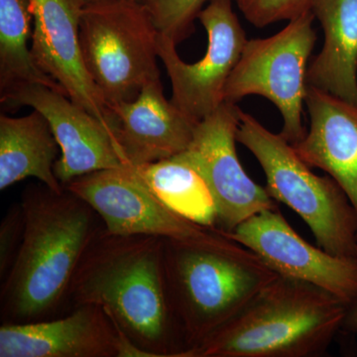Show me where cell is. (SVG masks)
Masks as SVG:
<instances>
[{
	"label": "cell",
	"mask_w": 357,
	"mask_h": 357,
	"mask_svg": "<svg viewBox=\"0 0 357 357\" xmlns=\"http://www.w3.org/2000/svg\"><path fill=\"white\" fill-rule=\"evenodd\" d=\"M32 20L29 0H0V93L18 84H37L67 96L60 84L40 69L28 49Z\"/></svg>",
	"instance_id": "cell-20"
},
{
	"label": "cell",
	"mask_w": 357,
	"mask_h": 357,
	"mask_svg": "<svg viewBox=\"0 0 357 357\" xmlns=\"http://www.w3.org/2000/svg\"><path fill=\"white\" fill-rule=\"evenodd\" d=\"M223 234L252 250L279 276L323 289L349 309L357 302V258L333 255L307 243L278 208L256 213Z\"/></svg>",
	"instance_id": "cell-11"
},
{
	"label": "cell",
	"mask_w": 357,
	"mask_h": 357,
	"mask_svg": "<svg viewBox=\"0 0 357 357\" xmlns=\"http://www.w3.org/2000/svg\"><path fill=\"white\" fill-rule=\"evenodd\" d=\"M198 20L208 34V48L194 64L178 57L172 40L161 34L158 39L159 59L172 84L171 102L196 123L225 102L227 81L248 40L231 0H210Z\"/></svg>",
	"instance_id": "cell-9"
},
{
	"label": "cell",
	"mask_w": 357,
	"mask_h": 357,
	"mask_svg": "<svg viewBox=\"0 0 357 357\" xmlns=\"http://www.w3.org/2000/svg\"><path fill=\"white\" fill-rule=\"evenodd\" d=\"M64 188L86 201L110 234L201 241L217 232L168 208L132 166L86 174Z\"/></svg>",
	"instance_id": "cell-10"
},
{
	"label": "cell",
	"mask_w": 357,
	"mask_h": 357,
	"mask_svg": "<svg viewBox=\"0 0 357 357\" xmlns=\"http://www.w3.org/2000/svg\"><path fill=\"white\" fill-rule=\"evenodd\" d=\"M171 210L206 227L217 229V208L208 185L192 167L175 157L134 167Z\"/></svg>",
	"instance_id": "cell-19"
},
{
	"label": "cell",
	"mask_w": 357,
	"mask_h": 357,
	"mask_svg": "<svg viewBox=\"0 0 357 357\" xmlns=\"http://www.w3.org/2000/svg\"><path fill=\"white\" fill-rule=\"evenodd\" d=\"M246 0H236V2H237V4H238V6L241 7V6H243V4L244 3V2H245Z\"/></svg>",
	"instance_id": "cell-25"
},
{
	"label": "cell",
	"mask_w": 357,
	"mask_h": 357,
	"mask_svg": "<svg viewBox=\"0 0 357 357\" xmlns=\"http://www.w3.org/2000/svg\"><path fill=\"white\" fill-rule=\"evenodd\" d=\"M160 34L178 45L194 32V21L210 0H142Z\"/></svg>",
	"instance_id": "cell-21"
},
{
	"label": "cell",
	"mask_w": 357,
	"mask_h": 357,
	"mask_svg": "<svg viewBox=\"0 0 357 357\" xmlns=\"http://www.w3.org/2000/svg\"><path fill=\"white\" fill-rule=\"evenodd\" d=\"M60 155L50 124L37 110L22 117L0 115L1 191L30 177L38 178L53 191H64L54 172Z\"/></svg>",
	"instance_id": "cell-18"
},
{
	"label": "cell",
	"mask_w": 357,
	"mask_h": 357,
	"mask_svg": "<svg viewBox=\"0 0 357 357\" xmlns=\"http://www.w3.org/2000/svg\"><path fill=\"white\" fill-rule=\"evenodd\" d=\"M312 10L289 20L273 36L248 40L225 91V102L237 103L260 96L276 105L283 126L281 135L294 145L306 135L303 107L306 105L307 61L317 42Z\"/></svg>",
	"instance_id": "cell-7"
},
{
	"label": "cell",
	"mask_w": 357,
	"mask_h": 357,
	"mask_svg": "<svg viewBox=\"0 0 357 357\" xmlns=\"http://www.w3.org/2000/svg\"><path fill=\"white\" fill-rule=\"evenodd\" d=\"M312 0H246L239 7L246 20L263 28L282 20H291L311 10Z\"/></svg>",
	"instance_id": "cell-22"
},
{
	"label": "cell",
	"mask_w": 357,
	"mask_h": 357,
	"mask_svg": "<svg viewBox=\"0 0 357 357\" xmlns=\"http://www.w3.org/2000/svg\"><path fill=\"white\" fill-rule=\"evenodd\" d=\"M2 107H29L44 115L61 148L54 167L64 187L86 174L126 166L114 131L70 98L48 86L22 84L1 93Z\"/></svg>",
	"instance_id": "cell-12"
},
{
	"label": "cell",
	"mask_w": 357,
	"mask_h": 357,
	"mask_svg": "<svg viewBox=\"0 0 357 357\" xmlns=\"http://www.w3.org/2000/svg\"><path fill=\"white\" fill-rule=\"evenodd\" d=\"M311 10L325 42L307 67V86L357 105V0H312Z\"/></svg>",
	"instance_id": "cell-17"
},
{
	"label": "cell",
	"mask_w": 357,
	"mask_h": 357,
	"mask_svg": "<svg viewBox=\"0 0 357 357\" xmlns=\"http://www.w3.org/2000/svg\"><path fill=\"white\" fill-rule=\"evenodd\" d=\"M349 307L311 284L279 276L187 357H312L323 354Z\"/></svg>",
	"instance_id": "cell-4"
},
{
	"label": "cell",
	"mask_w": 357,
	"mask_h": 357,
	"mask_svg": "<svg viewBox=\"0 0 357 357\" xmlns=\"http://www.w3.org/2000/svg\"><path fill=\"white\" fill-rule=\"evenodd\" d=\"M306 105L310 128L294 149L340 185L357 213V105L307 86Z\"/></svg>",
	"instance_id": "cell-16"
},
{
	"label": "cell",
	"mask_w": 357,
	"mask_h": 357,
	"mask_svg": "<svg viewBox=\"0 0 357 357\" xmlns=\"http://www.w3.org/2000/svg\"><path fill=\"white\" fill-rule=\"evenodd\" d=\"M237 142L261 166L266 189L277 203L292 208L310 227L319 248L357 258V213L331 176L316 175L280 133H273L241 110Z\"/></svg>",
	"instance_id": "cell-5"
},
{
	"label": "cell",
	"mask_w": 357,
	"mask_h": 357,
	"mask_svg": "<svg viewBox=\"0 0 357 357\" xmlns=\"http://www.w3.org/2000/svg\"><path fill=\"white\" fill-rule=\"evenodd\" d=\"M142 0L84 4L79 43L86 70L107 105L132 102L160 79L158 39Z\"/></svg>",
	"instance_id": "cell-6"
},
{
	"label": "cell",
	"mask_w": 357,
	"mask_h": 357,
	"mask_svg": "<svg viewBox=\"0 0 357 357\" xmlns=\"http://www.w3.org/2000/svg\"><path fill=\"white\" fill-rule=\"evenodd\" d=\"M102 307L140 357H184L185 347L167 297L164 238L121 236L103 229L73 279L68 312Z\"/></svg>",
	"instance_id": "cell-1"
},
{
	"label": "cell",
	"mask_w": 357,
	"mask_h": 357,
	"mask_svg": "<svg viewBox=\"0 0 357 357\" xmlns=\"http://www.w3.org/2000/svg\"><path fill=\"white\" fill-rule=\"evenodd\" d=\"M22 244L1 281V325L35 323L68 312L73 279L89 244L103 229L102 218L86 201L43 184L26 188Z\"/></svg>",
	"instance_id": "cell-2"
},
{
	"label": "cell",
	"mask_w": 357,
	"mask_h": 357,
	"mask_svg": "<svg viewBox=\"0 0 357 357\" xmlns=\"http://www.w3.org/2000/svg\"><path fill=\"white\" fill-rule=\"evenodd\" d=\"M167 297L185 356L248 306L279 275L217 229L210 238H164Z\"/></svg>",
	"instance_id": "cell-3"
},
{
	"label": "cell",
	"mask_w": 357,
	"mask_h": 357,
	"mask_svg": "<svg viewBox=\"0 0 357 357\" xmlns=\"http://www.w3.org/2000/svg\"><path fill=\"white\" fill-rule=\"evenodd\" d=\"M79 1L84 2V4L89 3V2L98 1V0H79Z\"/></svg>",
	"instance_id": "cell-26"
},
{
	"label": "cell",
	"mask_w": 357,
	"mask_h": 357,
	"mask_svg": "<svg viewBox=\"0 0 357 357\" xmlns=\"http://www.w3.org/2000/svg\"><path fill=\"white\" fill-rule=\"evenodd\" d=\"M121 342L105 310L91 304L47 321L0 326V357H121Z\"/></svg>",
	"instance_id": "cell-14"
},
{
	"label": "cell",
	"mask_w": 357,
	"mask_h": 357,
	"mask_svg": "<svg viewBox=\"0 0 357 357\" xmlns=\"http://www.w3.org/2000/svg\"><path fill=\"white\" fill-rule=\"evenodd\" d=\"M351 318L352 326L356 328L357 331V302L349 309V316Z\"/></svg>",
	"instance_id": "cell-24"
},
{
	"label": "cell",
	"mask_w": 357,
	"mask_h": 357,
	"mask_svg": "<svg viewBox=\"0 0 357 357\" xmlns=\"http://www.w3.org/2000/svg\"><path fill=\"white\" fill-rule=\"evenodd\" d=\"M241 110L236 103L223 102L197 124L189 147L175 156L208 185L217 208V229L223 234L256 213L278 208L266 188L246 174L237 156Z\"/></svg>",
	"instance_id": "cell-8"
},
{
	"label": "cell",
	"mask_w": 357,
	"mask_h": 357,
	"mask_svg": "<svg viewBox=\"0 0 357 357\" xmlns=\"http://www.w3.org/2000/svg\"><path fill=\"white\" fill-rule=\"evenodd\" d=\"M25 213L21 203L13 204L0 223V279L10 271L22 244Z\"/></svg>",
	"instance_id": "cell-23"
},
{
	"label": "cell",
	"mask_w": 357,
	"mask_h": 357,
	"mask_svg": "<svg viewBox=\"0 0 357 357\" xmlns=\"http://www.w3.org/2000/svg\"><path fill=\"white\" fill-rule=\"evenodd\" d=\"M34 21L31 53L40 69L79 107L114 131L116 119L84 66L79 43V0H29Z\"/></svg>",
	"instance_id": "cell-13"
},
{
	"label": "cell",
	"mask_w": 357,
	"mask_h": 357,
	"mask_svg": "<svg viewBox=\"0 0 357 357\" xmlns=\"http://www.w3.org/2000/svg\"><path fill=\"white\" fill-rule=\"evenodd\" d=\"M109 107L116 119L117 144L126 165L132 167L182 153L198 124L167 100L161 79L145 86L132 102Z\"/></svg>",
	"instance_id": "cell-15"
}]
</instances>
